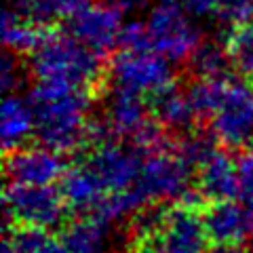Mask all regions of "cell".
<instances>
[{"mask_svg": "<svg viewBox=\"0 0 253 253\" xmlns=\"http://www.w3.org/2000/svg\"><path fill=\"white\" fill-rule=\"evenodd\" d=\"M95 95L68 86L36 83L30 89V104L36 116V137L59 154L86 148L91 129V99Z\"/></svg>", "mask_w": 253, "mask_h": 253, "instance_id": "1", "label": "cell"}, {"mask_svg": "<svg viewBox=\"0 0 253 253\" xmlns=\"http://www.w3.org/2000/svg\"><path fill=\"white\" fill-rule=\"evenodd\" d=\"M28 66L41 84L68 86L97 95L106 83V63L68 32L53 30L41 49L28 57Z\"/></svg>", "mask_w": 253, "mask_h": 253, "instance_id": "2", "label": "cell"}, {"mask_svg": "<svg viewBox=\"0 0 253 253\" xmlns=\"http://www.w3.org/2000/svg\"><path fill=\"white\" fill-rule=\"evenodd\" d=\"M106 81L116 91H126L152 99L154 95L175 84L171 63L152 49L126 51L118 49L106 63Z\"/></svg>", "mask_w": 253, "mask_h": 253, "instance_id": "3", "label": "cell"}, {"mask_svg": "<svg viewBox=\"0 0 253 253\" xmlns=\"http://www.w3.org/2000/svg\"><path fill=\"white\" fill-rule=\"evenodd\" d=\"M146 30L152 51L169 63L190 61L201 46V32L175 0H158L150 9Z\"/></svg>", "mask_w": 253, "mask_h": 253, "instance_id": "4", "label": "cell"}, {"mask_svg": "<svg viewBox=\"0 0 253 253\" xmlns=\"http://www.w3.org/2000/svg\"><path fill=\"white\" fill-rule=\"evenodd\" d=\"M194 167L171 146L144 158L135 190L144 205H175L181 196L192 190Z\"/></svg>", "mask_w": 253, "mask_h": 253, "instance_id": "5", "label": "cell"}, {"mask_svg": "<svg viewBox=\"0 0 253 253\" xmlns=\"http://www.w3.org/2000/svg\"><path fill=\"white\" fill-rule=\"evenodd\" d=\"M4 217L13 228L53 230L61 226L68 215V205L59 188L6 184L4 188Z\"/></svg>", "mask_w": 253, "mask_h": 253, "instance_id": "6", "label": "cell"}, {"mask_svg": "<svg viewBox=\"0 0 253 253\" xmlns=\"http://www.w3.org/2000/svg\"><path fill=\"white\" fill-rule=\"evenodd\" d=\"M144 154L126 141H108L104 146L89 148L81 161L93 171L106 194H118L135 188Z\"/></svg>", "mask_w": 253, "mask_h": 253, "instance_id": "7", "label": "cell"}, {"mask_svg": "<svg viewBox=\"0 0 253 253\" xmlns=\"http://www.w3.org/2000/svg\"><path fill=\"white\" fill-rule=\"evenodd\" d=\"M209 133L224 148H253V89L247 83L232 81L224 104L209 118Z\"/></svg>", "mask_w": 253, "mask_h": 253, "instance_id": "8", "label": "cell"}, {"mask_svg": "<svg viewBox=\"0 0 253 253\" xmlns=\"http://www.w3.org/2000/svg\"><path fill=\"white\" fill-rule=\"evenodd\" d=\"M68 169L63 154L46 146H26L4 158V175L9 184L55 188L66 177Z\"/></svg>", "mask_w": 253, "mask_h": 253, "instance_id": "9", "label": "cell"}, {"mask_svg": "<svg viewBox=\"0 0 253 253\" xmlns=\"http://www.w3.org/2000/svg\"><path fill=\"white\" fill-rule=\"evenodd\" d=\"M123 26V13L104 2H91L68 19V34L86 49L97 53L99 57H104L106 53L121 44Z\"/></svg>", "mask_w": 253, "mask_h": 253, "instance_id": "10", "label": "cell"}, {"mask_svg": "<svg viewBox=\"0 0 253 253\" xmlns=\"http://www.w3.org/2000/svg\"><path fill=\"white\" fill-rule=\"evenodd\" d=\"M205 226L213 245L243 247L253 241V201L234 199L209 205L205 211Z\"/></svg>", "mask_w": 253, "mask_h": 253, "instance_id": "11", "label": "cell"}, {"mask_svg": "<svg viewBox=\"0 0 253 253\" xmlns=\"http://www.w3.org/2000/svg\"><path fill=\"white\" fill-rule=\"evenodd\" d=\"M101 121L118 141L133 144L154 123V116L146 97L112 89L106 99V112Z\"/></svg>", "mask_w": 253, "mask_h": 253, "instance_id": "12", "label": "cell"}, {"mask_svg": "<svg viewBox=\"0 0 253 253\" xmlns=\"http://www.w3.org/2000/svg\"><path fill=\"white\" fill-rule=\"evenodd\" d=\"M196 190L209 205L239 199V173L236 158L226 150H215L199 169H196Z\"/></svg>", "mask_w": 253, "mask_h": 253, "instance_id": "13", "label": "cell"}, {"mask_svg": "<svg viewBox=\"0 0 253 253\" xmlns=\"http://www.w3.org/2000/svg\"><path fill=\"white\" fill-rule=\"evenodd\" d=\"M59 192L66 201L68 209L78 213L81 217L93 215L108 196L97 177L93 175V171L83 161L68 169L66 177L59 184Z\"/></svg>", "mask_w": 253, "mask_h": 253, "instance_id": "14", "label": "cell"}, {"mask_svg": "<svg viewBox=\"0 0 253 253\" xmlns=\"http://www.w3.org/2000/svg\"><path fill=\"white\" fill-rule=\"evenodd\" d=\"M32 135H36V116L30 99L17 93L4 95L0 112V137L4 154L26 148V141Z\"/></svg>", "mask_w": 253, "mask_h": 253, "instance_id": "15", "label": "cell"}, {"mask_svg": "<svg viewBox=\"0 0 253 253\" xmlns=\"http://www.w3.org/2000/svg\"><path fill=\"white\" fill-rule=\"evenodd\" d=\"M150 101L154 121L163 126L165 131H175V133H186L192 131L194 123L199 121V114L192 106V99L188 95V89H179L177 83L165 89L163 93L154 95Z\"/></svg>", "mask_w": 253, "mask_h": 253, "instance_id": "16", "label": "cell"}, {"mask_svg": "<svg viewBox=\"0 0 253 253\" xmlns=\"http://www.w3.org/2000/svg\"><path fill=\"white\" fill-rule=\"evenodd\" d=\"M53 28L38 26L19 11L17 4H9L2 13V42L6 51L13 55H30L41 49V44L49 38Z\"/></svg>", "mask_w": 253, "mask_h": 253, "instance_id": "17", "label": "cell"}, {"mask_svg": "<svg viewBox=\"0 0 253 253\" xmlns=\"http://www.w3.org/2000/svg\"><path fill=\"white\" fill-rule=\"evenodd\" d=\"M61 243L68 253H112V226L97 217H76L63 226Z\"/></svg>", "mask_w": 253, "mask_h": 253, "instance_id": "18", "label": "cell"}, {"mask_svg": "<svg viewBox=\"0 0 253 253\" xmlns=\"http://www.w3.org/2000/svg\"><path fill=\"white\" fill-rule=\"evenodd\" d=\"M2 253H68L61 236L36 228L9 226L2 239Z\"/></svg>", "mask_w": 253, "mask_h": 253, "instance_id": "19", "label": "cell"}, {"mask_svg": "<svg viewBox=\"0 0 253 253\" xmlns=\"http://www.w3.org/2000/svg\"><path fill=\"white\" fill-rule=\"evenodd\" d=\"M15 4L28 19L36 21L38 26L51 28L57 19L74 17L78 11L91 4V0H19Z\"/></svg>", "mask_w": 253, "mask_h": 253, "instance_id": "20", "label": "cell"}, {"mask_svg": "<svg viewBox=\"0 0 253 253\" xmlns=\"http://www.w3.org/2000/svg\"><path fill=\"white\" fill-rule=\"evenodd\" d=\"M224 49L230 68L243 81L253 83V23L228 32L224 38Z\"/></svg>", "mask_w": 253, "mask_h": 253, "instance_id": "21", "label": "cell"}, {"mask_svg": "<svg viewBox=\"0 0 253 253\" xmlns=\"http://www.w3.org/2000/svg\"><path fill=\"white\" fill-rule=\"evenodd\" d=\"M232 78H196L188 86V95L192 99V106L196 110L199 118H211L224 104L228 91H230Z\"/></svg>", "mask_w": 253, "mask_h": 253, "instance_id": "22", "label": "cell"}, {"mask_svg": "<svg viewBox=\"0 0 253 253\" xmlns=\"http://www.w3.org/2000/svg\"><path fill=\"white\" fill-rule=\"evenodd\" d=\"M188 63L196 78H224L228 76V68H230L224 44L217 42H201Z\"/></svg>", "mask_w": 253, "mask_h": 253, "instance_id": "23", "label": "cell"}, {"mask_svg": "<svg viewBox=\"0 0 253 253\" xmlns=\"http://www.w3.org/2000/svg\"><path fill=\"white\" fill-rule=\"evenodd\" d=\"M215 17L230 30L253 23V0H219Z\"/></svg>", "mask_w": 253, "mask_h": 253, "instance_id": "24", "label": "cell"}, {"mask_svg": "<svg viewBox=\"0 0 253 253\" xmlns=\"http://www.w3.org/2000/svg\"><path fill=\"white\" fill-rule=\"evenodd\" d=\"M121 49L126 51H148L150 46V38H148V30H146V21H126L121 32Z\"/></svg>", "mask_w": 253, "mask_h": 253, "instance_id": "25", "label": "cell"}, {"mask_svg": "<svg viewBox=\"0 0 253 253\" xmlns=\"http://www.w3.org/2000/svg\"><path fill=\"white\" fill-rule=\"evenodd\" d=\"M236 173H239V199L253 201V148L239 152Z\"/></svg>", "mask_w": 253, "mask_h": 253, "instance_id": "26", "label": "cell"}, {"mask_svg": "<svg viewBox=\"0 0 253 253\" xmlns=\"http://www.w3.org/2000/svg\"><path fill=\"white\" fill-rule=\"evenodd\" d=\"M19 78H21V66L17 63V57L13 53L6 51L2 63H0V83H2V91L6 95H11L19 84Z\"/></svg>", "mask_w": 253, "mask_h": 253, "instance_id": "27", "label": "cell"}, {"mask_svg": "<svg viewBox=\"0 0 253 253\" xmlns=\"http://www.w3.org/2000/svg\"><path fill=\"white\" fill-rule=\"evenodd\" d=\"M190 17H209L217 13L219 0H179Z\"/></svg>", "mask_w": 253, "mask_h": 253, "instance_id": "28", "label": "cell"}, {"mask_svg": "<svg viewBox=\"0 0 253 253\" xmlns=\"http://www.w3.org/2000/svg\"><path fill=\"white\" fill-rule=\"evenodd\" d=\"M101 2L108 4V6H112V9H116L118 13L126 15V13L139 11L141 6L146 4V0H101Z\"/></svg>", "mask_w": 253, "mask_h": 253, "instance_id": "29", "label": "cell"}, {"mask_svg": "<svg viewBox=\"0 0 253 253\" xmlns=\"http://www.w3.org/2000/svg\"><path fill=\"white\" fill-rule=\"evenodd\" d=\"M207 253H249L245 247H228V245H213Z\"/></svg>", "mask_w": 253, "mask_h": 253, "instance_id": "30", "label": "cell"}, {"mask_svg": "<svg viewBox=\"0 0 253 253\" xmlns=\"http://www.w3.org/2000/svg\"><path fill=\"white\" fill-rule=\"evenodd\" d=\"M123 253H146V249H135V247H129V249L123 251Z\"/></svg>", "mask_w": 253, "mask_h": 253, "instance_id": "31", "label": "cell"}]
</instances>
